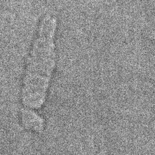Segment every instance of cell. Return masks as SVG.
Listing matches in <instances>:
<instances>
[{
    "instance_id": "7a4b0ae2",
    "label": "cell",
    "mask_w": 155,
    "mask_h": 155,
    "mask_svg": "<svg viewBox=\"0 0 155 155\" xmlns=\"http://www.w3.org/2000/svg\"><path fill=\"white\" fill-rule=\"evenodd\" d=\"M21 122L25 129L36 133H41L44 129V120L35 111L28 108L21 111Z\"/></svg>"
},
{
    "instance_id": "6da1fadb",
    "label": "cell",
    "mask_w": 155,
    "mask_h": 155,
    "mask_svg": "<svg viewBox=\"0 0 155 155\" xmlns=\"http://www.w3.org/2000/svg\"><path fill=\"white\" fill-rule=\"evenodd\" d=\"M57 20L47 15L39 24L27 62L22 90V103L38 109L44 105L56 63L55 36Z\"/></svg>"
}]
</instances>
